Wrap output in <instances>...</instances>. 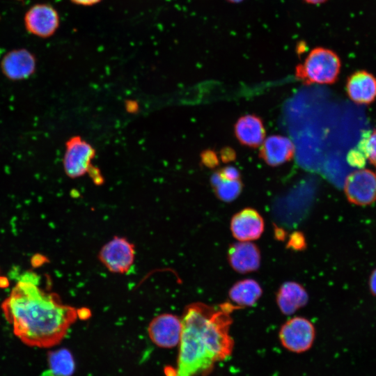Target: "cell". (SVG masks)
Wrapping results in <instances>:
<instances>
[{
    "mask_svg": "<svg viewBox=\"0 0 376 376\" xmlns=\"http://www.w3.org/2000/svg\"><path fill=\"white\" fill-rule=\"evenodd\" d=\"M239 308L229 302L217 307L194 302L185 307L175 376L205 373L215 362L231 354L234 343L229 334L230 315Z\"/></svg>",
    "mask_w": 376,
    "mask_h": 376,
    "instance_id": "6da1fadb",
    "label": "cell"
},
{
    "mask_svg": "<svg viewBox=\"0 0 376 376\" xmlns=\"http://www.w3.org/2000/svg\"><path fill=\"white\" fill-rule=\"evenodd\" d=\"M1 308L15 336L38 347L59 343L78 318L77 309L63 304L58 295L25 281L16 284Z\"/></svg>",
    "mask_w": 376,
    "mask_h": 376,
    "instance_id": "7a4b0ae2",
    "label": "cell"
},
{
    "mask_svg": "<svg viewBox=\"0 0 376 376\" xmlns=\"http://www.w3.org/2000/svg\"><path fill=\"white\" fill-rule=\"evenodd\" d=\"M341 68L338 55L324 47L313 48L304 61L297 65L295 75L304 83L330 84L338 79Z\"/></svg>",
    "mask_w": 376,
    "mask_h": 376,
    "instance_id": "3957f363",
    "label": "cell"
},
{
    "mask_svg": "<svg viewBox=\"0 0 376 376\" xmlns=\"http://www.w3.org/2000/svg\"><path fill=\"white\" fill-rule=\"evenodd\" d=\"M279 336L285 349L295 353H301L312 346L315 336V327L308 320L295 317L282 325Z\"/></svg>",
    "mask_w": 376,
    "mask_h": 376,
    "instance_id": "277c9868",
    "label": "cell"
},
{
    "mask_svg": "<svg viewBox=\"0 0 376 376\" xmlns=\"http://www.w3.org/2000/svg\"><path fill=\"white\" fill-rule=\"evenodd\" d=\"M135 257L134 245L125 237H114L100 251L98 258L111 272L124 274L132 266Z\"/></svg>",
    "mask_w": 376,
    "mask_h": 376,
    "instance_id": "5b68a950",
    "label": "cell"
},
{
    "mask_svg": "<svg viewBox=\"0 0 376 376\" xmlns=\"http://www.w3.org/2000/svg\"><path fill=\"white\" fill-rule=\"evenodd\" d=\"M95 155L93 147L80 136L70 138L65 144L63 162L66 175L76 178L88 173Z\"/></svg>",
    "mask_w": 376,
    "mask_h": 376,
    "instance_id": "8992f818",
    "label": "cell"
},
{
    "mask_svg": "<svg viewBox=\"0 0 376 376\" xmlns=\"http://www.w3.org/2000/svg\"><path fill=\"white\" fill-rule=\"evenodd\" d=\"M344 190L347 200L357 205H368L376 201V175L359 169L347 175Z\"/></svg>",
    "mask_w": 376,
    "mask_h": 376,
    "instance_id": "52a82bcc",
    "label": "cell"
},
{
    "mask_svg": "<svg viewBox=\"0 0 376 376\" xmlns=\"http://www.w3.org/2000/svg\"><path fill=\"white\" fill-rule=\"evenodd\" d=\"M182 320L171 313H162L153 318L148 332L151 340L157 346L171 348L179 344L182 334Z\"/></svg>",
    "mask_w": 376,
    "mask_h": 376,
    "instance_id": "ba28073f",
    "label": "cell"
},
{
    "mask_svg": "<svg viewBox=\"0 0 376 376\" xmlns=\"http://www.w3.org/2000/svg\"><path fill=\"white\" fill-rule=\"evenodd\" d=\"M27 30L40 37L53 35L59 25L57 11L51 6L38 4L31 8L24 18Z\"/></svg>",
    "mask_w": 376,
    "mask_h": 376,
    "instance_id": "9c48e42d",
    "label": "cell"
},
{
    "mask_svg": "<svg viewBox=\"0 0 376 376\" xmlns=\"http://www.w3.org/2000/svg\"><path fill=\"white\" fill-rule=\"evenodd\" d=\"M233 237L242 242L258 239L264 230V220L258 211L244 208L236 213L230 221Z\"/></svg>",
    "mask_w": 376,
    "mask_h": 376,
    "instance_id": "30bf717a",
    "label": "cell"
},
{
    "mask_svg": "<svg viewBox=\"0 0 376 376\" xmlns=\"http://www.w3.org/2000/svg\"><path fill=\"white\" fill-rule=\"evenodd\" d=\"M35 56L26 49H17L8 52L3 58L1 67L5 76L11 80L28 78L35 71Z\"/></svg>",
    "mask_w": 376,
    "mask_h": 376,
    "instance_id": "8fae6325",
    "label": "cell"
},
{
    "mask_svg": "<svg viewBox=\"0 0 376 376\" xmlns=\"http://www.w3.org/2000/svg\"><path fill=\"white\" fill-rule=\"evenodd\" d=\"M292 141L281 135H272L260 145V157L269 166H277L290 161L294 156Z\"/></svg>",
    "mask_w": 376,
    "mask_h": 376,
    "instance_id": "7c38bea8",
    "label": "cell"
},
{
    "mask_svg": "<svg viewBox=\"0 0 376 376\" xmlns=\"http://www.w3.org/2000/svg\"><path fill=\"white\" fill-rule=\"evenodd\" d=\"M230 266L237 272L244 274L256 270L260 263L258 248L250 242H242L232 244L228 251Z\"/></svg>",
    "mask_w": 376,
    "mask_h": 376,
    "instance_id": "4fadbf2b",
    "label": "cell"
},
{
    "mask_svg": "<svg viewBox=\"0 0 376 376\" xmlns=\"http://www.w3.org/2000/svg\"><path fill=\"white\" fill-rule=\"evenodd\" d=\"M346 91L353 102L370 104L376 98V78L367 71H357L348 77Z\"/></svg>",
    "mask_w": 376,
    "mask_h": 376,
    "instance_id": "5bb4252c",
    "label": "cell"
},
{
    "mask_svg": "<svg viewBox=\"0 0 376 376\" xmlns=\"http://www.w3.org/2000/svg\"><path fill=\"white\" fill-rule=\"evenodd\" d=\"M234 132L239 142L250 148L260 146L265 137L261 118L253 114L240 117L235 124Z\"/></svg>",
    "mask_w": 376,
    "mask_h": 376,
    "instance_id": "9a60e30c",
    "label": "cell"
},
{
    "mask_svg": "<svg viewBox=\"0 0 376 376\" xmlns=\"http://www.w3.org/2000/svg\"><path fill=\"white\" fill-rule=\"evenodd\" d=\"M276 300L281 312L290 315L306 304L308 295L299 283L286 282L279 288Z\"/></svg>",
    "mask_w": 376,
    "mask_h": 376,
    "instance_id": "2e32d148",
    "label": "cell"
},
{
    "mask_svg": "<svg viewBox=\"0 0 376 376\" xmlns=\"http://www.w3.org/2000/svg\"><path fill=\"white\" fill-rule=\"evenodd\" d=\"M230 299L240 308L253 306L262 295V288L253 279H244L235 283L229 291Z\"/></svg>",
    "mask_w": 376,
    "mask_h": 376,
    "instance_id": "e0dca14e",
    "label": "cell"
},
{
    "mask_svg": "<svg viewBox=\"0 0 376 376\" xmlns=\"http://www.w3.org/2000/svg\"><path fill=\"white\" fill-rule=\"evenodd\" d=\"M47 361L48 369L42 373V376H71L75 371L73 357L67 349L49 352Z\"/></svg>",
    "mask_w": 376,
    "mask_h": 376,
    "instance_id": "ac0fdd59",
    "label": "cell"
},
{
    "mask_svg": "<svg viewBox=\"0 0 376 376\" xmlns=\"http://www.w3.org/2000/svg\"><path fill=\"white\" fill-rule=\"evenodd\" d=\"M211 180L216 195L224 201H231L235 199L242 189L240 179H226L221 177L218 172L212 176Z\"/></svg>",
    "mask_w": 376,
    "mask_h": 376,
    "instance_id": "d6986e66",
    "label": "cell"
},
{
    "mask_svg": "<svg viewBox=\"0 0 376 376\" xmlns=\"http://www.w3.org/2000/svg\"><path fill=\"white\" fill-rule=\"evenodd\" d=\"M361 149L369 162L376 166V130L362 141Z\"/></svg>",
    "mask_w": 376,
    "mask_h": 376,
    "instance_id": "ffe728a7",
    "label": "cell"
},
{
    "mask_svg": "<svg viewBox=\"0 0 376 376\" xmlns=\"http://www.w3.org/2000/svg\"><path fill=\"white\" fill-rule=\"evenodd\" d=\"M219 174L226 179L238 180L240 178V172L233 166H226L217 171Z\"/></svg>",
    "mask_w": 376,
    "mask_h": 376,
    "instance_id": "44dd1931",
    "label": "cell"
},
{
    "mask_svg": "<svg viewBox=\"0 0 376 376\" xmlns=\"http://www.w3.org/2000/svg\"><path fill=\"white\" fill-rule=\"evenodd\" d=\"M203 162L208 166H214L218 164L216 154L212 151H206L202 155Z\"/></svg>",
    "mask_w": 376,
    "mask_h": 376,
    "instance_id": "7402d4cb",
    "label": "cell"
},
{
    "mask_svg": "<svg viewBox=\"0 0 376 376\" xmlns=\"http://www.w3.org/2000/svg\"><path fill=\"white\" fill-rule=\"evenodd\" d=\"M361 154L352 151L348 155V160L350 164L355 165H361L362 163H364V159L361 157Z\"/></svg>",
    "mask_w": 376,
    "mask_h": 376,
    "instance_id": "603a6c76",
    "label": "cell"
},
{
    "mask_svg": "<svg viewBox=\"0 0 376 376\" xmlns=\"http://www.w3.org/2000/svg\"><path fill=\"white\" fill-rule=\"evenodd\" d=\"M368 287L371 294L376 297V268L372 271L369 276Z\"/></svg>",
    "mask_w": 376,
    "mask_h": 376,
    "instance_id": "cb8c5ba5",
    "label": "cell"
},
{
    "mask_svg": "<svg viewBox=\"0 0 376 376\" xmlns=\"http://www.w3.org/2000/svg\"><path fill=\"white\" fill-rule=\"evenodd\" d=\"M77 5L83 6H91L99 3L102 0H70Z\"/></svg>",
    "mask_w": 376,
    "mask_h": 376,
    "instance_id": "d4e9b609",
    "label": "cell"
},
{
    "mask_svg": "<svg viewBox=\"0 0 376 376\" xmlns=\"http://www.w3.org/2000/svg\"><path fill=\"white\" fill-rule=\"evenodd\" d=\"M235 157V152L233 150L226 149L222 151L221 158L223 161L228 162L230 159H233Z\"/></svg>",
    "mask_w": 376,
    "mask_h": 376,
    "instance_id": "484cf974",
    "label": "cell"
},
{
    "mask_svg": "<svg viewBox=\"0 0 376 376\" xmlns=\"http://www.w3.org/2000/svg\"><path fill=\"white\" fill-rule=\"evenodd\" d=\"M304 3L310 5H320L324 3L328 0H302Z\"/></svg>",
    "mask_w": 376,
    "mask_h": 376,
    "instance_id": "4316f807",
    "label": "cell"
},
{
    "mask_svg": "<svg viewBox=\"0 0 376 376\" xmlns=\"http://www.w3.org/2000/svg\"><path fill=\"white\" fill-rule=\"evenodd\" d=\"M8 285V281L5 277H0V287H7Z\"/></svg>",
    "mask_w": 376,
    "mask_h": 376,
    "instance_id": "83f0119b",
    "label": "cell"
},
{
    "mask_svg": "<svg viewBox=\"0 0 376 376\" xmlns=\"http://www.w3.org/2000/svg\"><path fill=\"white\" fill-rule=\"evenodd\" d=\"M226 1L231 3H240L244 0H226Z\"/></svg>",
    "mask_w": 376,
    "mask_h": 376,
    "instance_id": "f1b7e54d",
    "label": "cell"
}]
</instances>
